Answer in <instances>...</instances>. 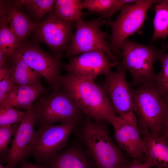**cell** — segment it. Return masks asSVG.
<instances>
[{"label": "cell", "mask_w": 168, "mask_h": 168, "mask_svg": "<svg viewBox=\"0 0 168 168\" xmlns=\"http://www.w3.org/2000/svg\"><path fill=\"white\" fill-rule=\"evenodd\" d=\"M59 82L82 113L94 120L109 123L116 115L107 95L94 81L68 72L61 75Z\"/></svg>", "instance_id": "obj_1"}, {"label": "cell", "mask_w": 168, "mask_h": 168, "mask_svg": "<svg viewBox=\"0 0 168 168\" xmlns=\"http://www.w3.org/2000/svg\"><path fill=\"white\" fill-rule=\"evenodd\" d=\"M80 136L98 168H122L129 162L112 140L104 122L86 121Z\"/></svg>", "instance_id": "obj_2"}, {"label": "cell", "mask_w": 168, "mask_h": 168, "mask_svg": "<svg viewBox=\"0 0 168 168\" xmlns=\"http://www.w3.org/2000/svg\"><path fill=\"white\" fill-rule=\"evenodd\" d=\"M133 109L138 118L139 130L160 134L167 108L154 83L144 84L131 89Z\"/></svg>", "instance_id": "obj_3"}, {"label": "cell", "mask_w": 168, "mask_h": 168, "mask_svg": "<svg viewBox=\"0 0 168 168\" xmlns=\"http://www.w3.org/2000/svg\"><path fill=\"white\" fill-rule=\"evenodd\" d=\"M39 128L57 122H78L82 113L70 95L60 87L49 96L40 97L34 103Z\"/></svg>", "instance_id": "obj_4"}, {"label": "cell", "mask_w": 168, "mask_h": 168, "mask_svg": "<svg viewBox=\"0 0 168 168\" xmlns=\"http://www.w3.org/2000/svg\"><path fill=\"white\" fill-rule=\"evenodd\" d=\"M162 50L128 39L122 43L120 47L122 57L121 63L130 73L134 85L138 86L154 82V64Z\"/></svg>", "instance_id": "obj_5"}, {"label": "cell", "mask_w": 168, "mask_h": 168, "mask_svg": "<svg viewBox=\"0 0 168 168\" xmlns=\"http://www.w3.org/2000/svg\"><path fill=\"white\" fill-rule=\"evenodd\" d=\"M101 16L89 21L80 19L75 21V31L67 49L68 56H76L91 51H100L107 55L111 62L119 63L117 57L106 41L107 33L100 26L105 23Z\"/></svg>", "instance_id": "obj_6"}, {"label": "cell", "mask_w": 168, "mask_h": 168, "mask_svg": "<svg viewBox=\"0 0 168 168\" xmlns=\"http://www.w3.org/2000/svg\"><path fill=\"white\" fill-rule=\"evenodd\" d=\"M159 1L139 0L127 4L121 8L115 20L109 21L112 33L109 47L113 53L121 55L122 43L142 27L148 11Z\"/></svg>", "instance_id": "obj_7"}, {"label": "cell", "mask_w": 168, "mask_h": 168, "mask_svg": "<svg viewBox=\"0 0 168 168\" xmlns=\"http://www.w3.org/2000/svg\"><path fill=\"white\" fill-rule=\"evenodd\" d=\"M77 123L46 125L40 128L35 131L30 156L39 164L44 163L66 147Z\"/></svg>", "instance_id": "obj_8"}, {"label": "cell", "mask_w": 168, "mask_h": 168, "mask_svg": "<svg viewBox=\"0 0 168 168\" xmlns=\"http://www.w3.org/2000/svg\"><path fill=\"white\" fill-rule=\"evenodd\" d=\"M75 23L61 18L54 9L44 20L36 23L33 32L37 38L47 45L54 56L59 59L71 40Z\"/></svg>", "instance_id": "obj_9"}, {"label": "cell", "mask_w": 168, "mask_h": 168, "mask_svg": "<svg viewBox=\"0 0 168 168\" xmlns=\"http://www.w3.org/2000/svg\"><path fill=\"white\" fill-rule=\"evenodd\" d=\"M116 66V72L111 71L105 76L101 87L108 97L115 114L138 125L133 109L131 88L126 77L127 70L120 63Z\"/></svg>", "instance_id": "obj_10"}, {"label": "cell", "mask_w": 168, "mask_h": 168, "mask_svg": "<svg viewBox=\"0 0 168 168\" xmlns=\"http://www.w3.org/2000/svg\"><path fill=\"white\" fill-rule=\"evenodd\" d=\"M40 74L54 90L60 87V64L58 59L30 44H20L14 55Z\"/></svg>", "instance_id": "obj_11"}, {"label": "cell", "mask_w": 168, "mask_h": 168, "mask_svg": "<svg viewBox=\"0 0 168 168\" xmlns=\"http://www.w3.org/2000/svg\"><path fill=\"white\" fill-rule=\"evenodd\" d=\"M37 115L33 107L27 111L23 120L19 124L9 149L6 168H16L18 164L28 158L34 140V126Z\"/></svg>", "instance_id": "obj_12"}, {"label": "cell", "mask_w": 168, "mask_h": 168, "mask_svg": "<svg viewBox=\"0 0 168 168\" xmlns=\"http://www.w3.org/2000/svg\"><path fill=\"white\" fill-rule=\"evenodd\" d=\"M119 63L111 62L109 57L102 52L91 51L70 58L68 63L65 66V70L80 77L94 81L100 75H107L112 68Z\"/></svg>", "instance_id": "obj_13"}, {"label": "cell", "mask_w": 168, "mask_h": 168, "mask_svg": "<svg viewBox=\"0 0 168 168\" xmlns=\"http://www.w3.org/2000/svg\"><path fill=\"white\" fill-rule=\"evenodd\" d=\"M109 123L113 127L115 139L120 149L133 159L144 162V146L138 125L116 115L111 118Z\"/></svg>", "instance_id": "obj_14"}, {"label": "cell", "mask_w": 168, "mask_h": 168, "mask_svg": "<svg viewBox=\"0 0 168 168\" xmlns=\"http://www.w3.org/2000/svg\"><path fill=\"white\" fill-rule=\"evenodd\" d=\"M144 146L146 162L150 168H168V139L152 134L148 130H139Z\"/></svg>", "instance_id": "obj_15"}, {"label": "cell", "mask_w": 168, "mask_h": 168, "mask_svg": "<svg viewBox=\"0 0 168 168\" xmlns=\"http://www.w3.org/2000/svg\"><path fill=\"white\" fill-rule=\"evenodd\" d=\"M41 84L19 85L15 84L8 96L0 105L12 106L27 111L45 92Z\"/></svg>", "instance_id": "obj_16"}, {"label": "cell", "mask_w": 168, "mask_h": 168, "mask_svg": "<svg viewBox=\"0 0 168 168\" xmlns=\"http://www.w3.org/2000/svg\"><path fill=\"white\" fill-rule=\"evenodd\" d=\"M7 17L10 26L21 43L32 32L36 23L14 3L6 1L0 3Z\"/></svg>", "instance_id": "obj_17"}, {"label": "cell", "mask_w": 168, "mask_h": 168, "mask_svg": "<svg viewBox=\"0 0 168 168\" xmlns=\"http://www.w3.org/2000/svg\"><path fill=\"white\" fill-rule=\"evenodd\" d=\"M86 154L76 147L61 151L44 163L49 168H90Z\"/></svg>", "instance_id": "obj_18"}, {"label": "cell", "mask_w": 168, "mask_h": 168, "mask_svg": "<svg viewBox=\"0 0 168 168\" xmlns=\"http://www.w3.org/2000/svg\"><path fill=\"white\" fill-rule=\"evenodd\" d=\"M9 66L12 77L16 84L33 85L40 84L42 76L29 66L20 58L13 55L9 58Z\"/></svg>", "instance_id": "obj_19"}, {"label": "cell", "mask_w": 168, "mask_h": 168, "mask_svg": "<svg viewBox=\"0 0 168 168\" xmlns=\"http://www.w3.org/2000/svg\"><path fill=\"white\" fill-rule=\"evenodd\" d=\"M20 44L11 29L5 12L0 6V51L9 58L15 54Z\"/></svg>", "instance_id": "obj_20"}, {"label": "cell", "mask_w": 168, "mask_h": 168, "mask_svg": "<svg viewBox=\"0 0 168 168\" xmlns=\"http://www.w3.org/2000/svg\"><path fill=\"white\" fill-rule=\"evenodd\" d=\"M134 0H84L82 1L83 9L98 13L104 18H110L125 5L136 2Z\"/></svg>", "instance_id": "obj_21"}, {"label": "cell", "mask_w": 168, "mask_h": 168, "mask_svg": "<svg viewBox=\"0 0 168 168\" xmlns=\"http://www.w3.org/2000/svg\"><path fill=\"white\" fill-rule=\"evenodd\" d=\"M155 5L154 33L151 42L168 37V0H159Z\"/></svg>", "instance_id": "obj_22"}, {"label": "cell", "mask_w": 168, "mask_h": 168, "mask_svg": "<svg viewBox=\"0 0 168 168\" xmlns=\"http://www.w3.org/2000/svg\"><path fill=\"white\" fill-rule=\"evenodd\" d=\"M82 1L80 0H57L54 4V11L63 20L75 22L81 19L83 9Z\"/></svg>", "instance_id": "obj_23"}, {"label": "cell", "mask_w": 168, "mask_h": 168, "mask_svg": "<svg viewBox=\"0 0 168 168\" xmlns=\"http://www.w3.org/2000/svg\"><path fill=\"white\" fill-rule=\"evenodd\" d=\"M56 0H20L14 1L19 7H24L29 15L37 23L53 9Z\"/></svg>", "instance_id": "obj_24"}, {"label": "cell", "mask_w": 168, "mask_h": 168, "mask_svg": "<svg viewBox=\"0 0 168 168\" xmlns=\"http://www.w3.org/2000/svg\"><path fill=\"white\" fill-rule=\"evenodd\" d=\"M158 60L161 63L160 72L156 75L154 83L165 102L168 103V53L163 50L159 54Z\"/></svg>", "instance_id": "obj_25"}, {"label": "cell", "mask_w": 168, "mask_h": 168, "mask_svg": "<svg viewBox=\"0 0 168 168\" xmlns=\"http://www.w3.org/2000/svg\"><path fill=\"white\" fill-rule=\"evenodd\" d=\"M27 111H22L12 106H0V126L19 124L25 117Z\"/></svg>", "instance_id": "obj_26"}, {"label": "cell", "mask_w": 168, "mask_h": 168, "mask_svg": "<svg viewBox=\"0 0 168 168\" xmlns=\"http://www.w3.org/2000/svg\"><path fill=\"white\" fill-rule=\"evenodd\" d=\"M19 124L0 126V156L1 162H7L9 149L8 146Z\"/></svg>", "instance_id": "obj_27"}, {"label": "cell", "mask_w": 168, "mask_h": 168, "mask_svg": "<svg viewBox=\"0 0 168 168\" xmlns=\"http://www.w3.org/2000/svg\"><path fill=\"white\" fill-rule=\"evenodd\" d=\"M0 81V105H1L7 97L16 84L12 75L9 67L8 73L3 79Z\"/></svg>", "instance_id": "obj_28"}, {"label": "cell", "mask_w": 168, "mask_h": 168, "mask_svg": "<svg viewBox=\"0 0 168 168\" xmlns=\"http://www.w3.org/2000/svg\"><path fill=\"white\" fill-rule=\"evenodd\" d=\"M122 168H150L146 162H142L133 159L132 161Z\"/></svg>", "instance_id": "obj_29"}, {"label": "cell", "mask_w": 168, "mask_h": 168, "mask_svg": "<svg viewBox=\"0 0 168 168\" xmlns=\"http://www.w3.org/2000/svg\"><path fill=\"white\" fill-rule=\"evenodd\" d=\"M165 117L161 129L160 135L168 139V103Z\"/></svg>", "instance_id": "obj_30"}, {"label": "cell", "mask_w": 168, "mask_h": 168, "mask_svg": "<svg viewBox=\"0 0 168 168\" xmlns=\"http://www.w3.org/2000/svg\"><path fill=\"white\" fill-rule=\"evenodd\" d=\"M19 168H45L44 167L24 161L21 163Z\"/></svg>", "instance_id": "obj_31"}, {"label": "cell", "mask_w": 168, "mask_h": 168, "mask_svg": "<svg viewBox=\"0 0 168 168\" xmlns=\"http://www.w3.org/2000/svg\"><path fill=\"white\" fill-rule=\"evenodd\" d=\"M9 67L7 65L0 68V81L6 76L9 72Z\"/></svg>", "instance_id": "obj_32"}, {"label": "cell", "mask_w": 168, "mask_h": 168, "mask_svg": "<svg viewBox=\"0 0 168 168\" xmlns=\"http://www.w3.org/2000/svg\"><path fill=\"white\" fill-rule=\"evenodd\" d=\"M8 57L0 51V68L6 64V61Z\"/></svg>", "instance_id": "obj_33"}, {"label": "cell", "mask_w": 168, "mask_h": 168, "mask_svg": "<svg viewBox=\"0 0 168 168\" xmlns=\"http://www.w3.org/2000/svg\"><path fill=\"white\" fill-rule=\"evenodd\" d=\"M162 47L163 49H168V42H163L162 44Z\"/></svg>", "instance_id": "obj_34"}, {"label": "cell", "mask_w": 168, "mask_h": 168, "mask_svg": "<svg viewBox=\"0 0 168 168\" xmlns=\"http://www.w3.org/2000/svg\"><path fill=\"white\" fill-rule=\"evenodd\" d=\"M0 168H6L5 166H3L0 163Z\"/></svg>", "instance_id": "obj_35"}]
</instances>
